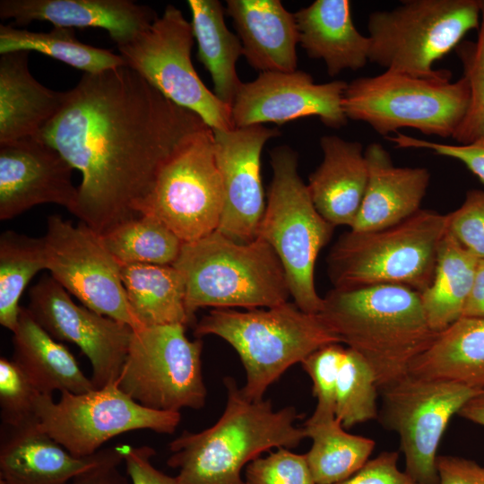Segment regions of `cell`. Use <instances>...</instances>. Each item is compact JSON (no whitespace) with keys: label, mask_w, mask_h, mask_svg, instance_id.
Returning <instances> with one entry per match:
<instances>
[{"label":"cell","mask_w":484,"mask_h":484,"mask_svg":"<svg viewBox=\"0 0 484 484\" xmlns=\"http://www.w3.org/2000/svg\"><path fill=\"white\" fill-rule=\"evenodd\" d=\"M207 127L122 65L84 73L36 137L81 172L72 214L102 235L143 215L162 167Z\"/></svg>","instance_id":"cell-1"},{"label":"cell","mask_w":484,"mask_h":484,"mask_svg":"<svg viewBox=\"0 0 484 484\" xmlns=\"http://www.w3.org/2000/svg\"><path fill=\"white\" fill-rule=\"evenodd\" d=\"M319 315L368 363L378 390L407 376L438 333L427 321L419 293L402 285L333 288Z\"/></svg>","instance_id":"cell-2"},{"label":"cell","mask_w":484,"mask_h":484,"mask_svg":"<svg viewBox=\"0 0 484 484\" xmlns=\"http://www.w3.org/2000/svg\"><path fill=\"white\" fill-rule=\"evenodd\" d=\"M227 402L210 428L185 430L169 444L167 463L177 469L180 484H246L241 470L272 448H295L306 437L296 426L300 418L293 406L275 411L271 400L251 401L234 378L223 379Z\"/></svg>","instance_id":"cell-3"},{"label":"cell","mask_w":484,"mask_h":484,"mask_svg":"<svg viewBox=\"0 0 484 484\" xmlns=\"http://www.w3.org/2000/svg\"><path fill=\"white\" fill-rule=\"evenodd\" d=\"M186 287L191 322L203 307H272L290 296L285 271L272 246L256 238L236 242L218 230L184 243L173 264Z\"/></svg>","instance_id":"cell-4"},{"label":"cell","mask_w":484,"mask_h":484,"mask_svg":"<svg viewBox=\"0 0 484 484\" xmlns=\"http://www.w3.org/2000/svg\"><path fill=\"white\" fill-rule=\"evenodd\" d=\"M209 334L238 354L246 371L241 390L251 401L263 400L272 384L315 350L341 343L319 314L307 313L294 302L246 312L213 308L194 328L198 338Z\"/></svg>","instance_id":"cell-5"},{"label":"cell","mask_w":484,"mask_h":484,"mask_svg":"<svg viewBox=\"0 0 484 484\" xmlns=\"http://www.w3.org/2000/svg\"><path fill=\"white\" fill-rule=\"evenodd\" d=\"M446 232V215L422 209L385 229H350L328 255L329 277L334 288L393 284L420 293L432 281L438 246Z\"/></svg>","instance_id":"cell-6"},{"label":"cell","mask_w":484,"mask_h":484,"mask_svg":"<svg viewBox=\"0 0 484 484\" xmlns=\"http://www.w3.org/2000/svg\"><path fill=\"white\" fill-rule=\"evenodd\" d=\"M451 77L447 70L428 77L389 70L360 77L348 83L343 109L348 118L385 137L409 127L453 138L469 110L471 90L464 76L455 82Z\"/></svg>","instance_id":"cell-7"},{"label":"cell","mask_w":484,"mask_h":484,"mask_svg":"<svg viewBox=\"0 0 484 484\" xmlns=\"http://www.w3.org/2000/svg\"><path fill=\"white\" fill-rule=\"evenodd\" d=\"M272 179L257 238L269 244L285 271L293 302L319 314L323 298L315 285V266L334 226L318 212L298 171V155L288 146L271 151Z\"/></svg>","instance_id":"cell-8"},{"label":"cell","mask_w":484,"mask_h":484,"mask_svg":"<svg viewBox=\"0 0 484 484\" xmlns=\"http://www.w3.org/2000/svg\"><path fill=\"white\" fill-rule=\"evenodd\" d=\"M477 0H406L376 11L367 22L369 62L385 70L428 77L434 63L451 52L480 24Z\"/></svg>","instance_id":"cell-9"},{"label":"cell","mask_w":484,"mask_h":484,"mask_svg":"<svg viewBox=\"0 0 484 484\" xmlns=\"http://www.w3.org/2000/svg\"><path fill=\"white\" fill-rule=\"evenodd\" d=\"M202 350V340L190 341L182 324L134 329L117 385L150 410L202 409L207 396Z\"/></svg>","instance_id":"cell-10"},{"label":"cell","mask_w":484,"mask_h":484,"mask_svg":"<svg viewBox=\"0 0 484 484\" xmlns=\"http://www.w3.org/2000/svg\"><path fill=\"white\" fill-rule=\"evenodd\" d=\"M194 39L192 24L169 4L147 29L117 47L125 65L167 99L197 114L212 130L234 129L231 107L205 86L194 67Z\"/></svg>","instance_id":"cell-11"},{"label":"cell","mask_w":484,"mask_h":484,"mask_svg":"<svg viewBox=\"0 0 484 484\" xmlns=\"http://www.w3.org/2000/svg\"><path fill=\"white\" fill-rule=\"evenodd\" d=\"M39 394L36 402L38 428L70 454L91 456L103 444L121 434L149 429L172 434L181 420L180 412L150 410L110 383L82 393Z\"/></svg>","instance_id":"cell-12"},{"label":"cell","mask_w":484,"mask_h":484,"mask_svg":"<svg viewBox=\"0 0 484 484\" xmlns=\"http://www.w3.org/2000/svg\"><path fill=\"white\" fill-rule=\"evenodd\" d=\"M478 389L460 383L408 374L380 389L381 423L394 431L405 459V472L420 484H439L437 450L454 414Z\"/></svg>","instance_id":"cell-13"},{"label":"cell","mask_w":484,"mask_h":484,"mask_svg":"<svg viewBox=\"0 0 484 484\" xmlns=\"http://www.w3.org/2000/svg\"><path fill=\"white\" fill-rule=\"evenodd\" d=\"M223 190L207 127L191 136L162 167L143 214L164 223L184 243L218 229Z\"/></svg>","instance_id":"cell-14"},{"label":"cell","mask_w":484,"mask_h":484,"mask_svg":"<svg viewBox=\"0 0 484 484\" xmlns=\"http://www.w3.org/2000/svg\"><path fill=\"white\" fill-rule=\"evenodd\" d=\"M51 276L82 306L124 323L141 326L127 301L121 264L101 235L83 222L77 226L58 215L47 220L43 237Z\"/></svg>","instance_id":"cell-15"},{"label":"cell","mask_w":484,"mask_h":484,"mask_svg":"<svg viewBox=\"0 0 484 484\" xmlns=\"http://www.w3.org/2000/svg\"><path fill=\"white\" fill-rule=\"evenodd\" d=\"M28 310L56 340L77 345L92 367L95 388L117 382L134 329L73 302L52 277L44 276L30 290Z\"/></svg>","instance_id":"cell-16"},{"label":"cell","mask_w":484,"mask_h":484,"mask_svg":"<svg viewBox=\"0 0 484 484\" xmlns=\"http://www.w3.org/2000/svg\"><path fill=\"white\" fill-rule=\"evenodd\" d=\"M347 85L340 80L315 83L299 70L260 73L239 87L231 105L232 122L240 128L315 116L326 126L340 128L348 120L342 105Z\"/></svg>","instance_id":"cell-17"},{"label":"cell","mask_w":484,"mask_h":484,"mask_svg":"<svg viewBox=\"0 0 484 484\" xmlns=\"http://www.w3.org/2000/svg\"><path fill=\"white\" fill-rule=\"evenodd\" d=\"M212 132L223 190L217 230L236 242H251L257 238L266 206L261 179L262 151L280 132L263 125Z\"/></svg>","instance_id":"cell-18"},{"label":"cell","mask_w":484,"mask_h":484,"mask_svg":"<svg viewBox=\"0 0 484 484\" xmlns=\"http://www.w3.org/2000/svg\"><path fill=\"white\" fill-rule=\"evenodd\" d=\"M73 169L56 149L37 137L0 144V220L42 203H56L72 213L78 193Z\"/></svg>","instance_id":"cell-19"},{"label":"cell","mask_w":484,"mask_h":484,"mask_svg":"<svg viewBox=\"0 0 484 484\" xmlns=\"http://www.w3.org/2000/svg\"><path fill=\"white\" fill-rule=\"evenodd\" d=\"M157 13L130 0H1L0 18L25 26L46 21L65 28H100L118 45L147 29Z\"/></svg>","instance_id":"cell-20"},{"label":"cell","mask_w":484,"mask_h":484,"mask_svg":"<svg viewBox=\"0 0 484 484\" xmlns=\"http://www.w3.org/2000/svg\"><path fill=\"white\" fill-rule=\"evenodd\" d=\"M368 169L366 192L350 229L372 231L396 225L421 210L430 172L421 167H397L377 143L365 149Z\"/></svg>","instance_id":"cell-21"},{"label":"cell","mask_w":484,"mask_h":484,"mask_svg":"<svg viewBox=\"0 0 484 484\" xmlns=\"http://www.w3.org/2000/svg\"><path fill=\"white\" fill-rule=\"evenodd\" d=\"M226 13L250 66L261 73L297 70V22L280 0H228Z\"/></svg>","instance_id":"cell-22"},{"label":"cell","mask_w":484,"mask_h":484,"mask_svg":"<svg viewBox=\"0 0 484 484\" xmlns=\"http://www.w3.org/2000/svg\"><path fill=\"white\" fill-rule=\"evenodd\" d=\"M324 158L309 176L307 188L318 212L333 226L351 228L368 180L365 150L336 135L320 139Z\"/></svg>","instance_id":"cell-23"},{"label":"cell","mask_w":484,"mask_h":484,"mask_svg":"<svg viewBox=\"0 0 484 484\" xmlns=\"http://www.w3.org/2000/svg\"><path fill=\"white\" fill-rule=\"evenodd\" d=\"M37 424L10 428L1 442L0 479L6 484H68L106 455L108 448L74 456Z\"/></svg>","instance_id":"cell-24"},{"label":"cell","mask_w":484,"mask_h":484,"mask_svg":"<svg viewBox=\"0 0 484 484\" xmlns=\"http://www.w3.org/2000/svg\"><path fill=\"white\" fill-rule=\"evenodd\" d=\"M28 51L0 57V144L36 137L61 111L68 91L48 89L28 66Z\"/></svg>","instance_id":"cell-25"},{"label":"cell","mask_w":484,"mask_h":484,"mask_svg":"<svg viewBox=\"0 0 484 484\" xmlns=\"http://www.w3.org/2000/svg\"><path fill=\"white\" fill-rule=\"evenodd\" d=\"M294 15L298 43L309 57L324 62L330 76L369 61L370 40L356 29L350 1L315 0Z\"/></svg>","instance_id":"cell-26"},{"label":"cell","mask_w":484,"mask_h":484,"mask_svg":"<svg viewBox=\"0 0 484 484\" xmlns=\"http://www.w3.org/2000/svg\"><path fill=\"white\" fill-rule=\"evenodd\" d=\"M13 344V360L41 394L53 395L56 391L82 393L95 388L70 350L27 307L21 308Z\"/></svg>","instance_id":"cell-27"},{"label":"cell","mask_w":484,"mask_h":484,"mask_svg":"<svg viewBox=\"0 0 484 484\" xmlns=\"http://www.w3.org/2000/svg\"><path fill=\"white\" fill-rule=\"evenodd\" d=\"M409 374L448 380L479 389L484 385V318L461 317L437 333L416 358Z\"/></svg>","instance_id":"cell-28"},{"label":"cell","mask_w":484,"mask_h":484,"mask_svg":"<svg viewBox=\"0 0 484 484\" xmlns=\"http://www.w3.org/2000/svg\"><path fill=\"white\" fill-rule=\"evenodd\" d=\"M121 279L141 326L192 323L186 309L185 281L174 265L124 264Z\"/></svg>","instance_id":"cell-29"},{"label":"cell","mask_w":484,"mask_h":484,"mask_svg":"<svg viewBox=\"0 0 484 484\" xmlns=\"http://www.w3.org/2000/svg\"><path fill=\"white\" fill-rule=\"evenodd\" d=\"M479 258L449 232L441 240L431 283L419 293L430 328L440 333L462 316Z\"/></svg>","instance_id":"cell-30"},{"label":"cell","mask_w":484,"mask_h":484,"mask_svg":"<svg viewBox=\"0 0 484 484\" xmlns=\"http://www.w3.org/2000/svg\"><path fill=\"white\" fill-rule=\"evenodd\" d=\"M192 28L197 41V58L209 72L213 93L231 107L242 84L237 73V62L243 56L238 36L224 21V8L218 0H189Z\"/></svg>","instance_id":"cell-31"},{"label":"cell","mask_w":484,"mask_h":484,"mask_svg":"<svg viewBox=\"0 0 484 484\" xmlns=\"http://www.w3.org/2000/svg\"><path fill=\"white\" fill-rule=\"evenodd\" d=\"M312 440L305 454L315 484H336L355 474L369 460L375 441L347 432L336 418L312 420L303 426Z\"/></svg>","instance_id":"cell-32"},{"label":"cell","mask_w":484,"mask_h":484,"mask_svg":"<svg viewBox=\"0 0 484 484\" xmlns=\"http://www.w3.org/2000/svg\"><path fill=\"white\" fill-rule=\"evenodd\" d=\"M38 51L85 73H98L126 65L120 55L79 41L73 28L54 26L49 31H30L0 25V54Z\"/></svg>","instance_id":"cell-33"},{"label":"cell","mask_w":484,"mask_h":484,"mask_svg":"<svg viewBox=\"0 0 484 484\" xmlns=\"http://www.w3.org/2000/svg\"><path fill=\"white\" fill-rule=\"evenodd\" d=\"M48 270L44 238L7 230L0 236V324L15 330L22 307L19 301L30 280Z\"/></svg>","instance_id":"cell-34"},{"label":"cell","mask_w":484,"mask_h":484,"mask_svg":"<svg viewBox=\"0 0 484 484\" xmlns=\"http://www.w3.org/2000/svg\"><path fill=\"white\" fill-rule=\"evenodd\" d=\"M101 238L121 265H173L184 244L164 223L150 214L124 221Z\"/></svg>","instance_id":"cell-35"},{"label":"cell","mask_w":484,"mask_h":484,"mask_svg":"<svg viewBox=\"0 0 484 484\" xmlns=\"http://www.w3.org/2000/svg\"><path fill=\"white\" fill-rule=\"evenodd\" d=\"M377 384L368 363L355 350L345 348L340 366L335 417L343 428H351L378 417Z\"/></svg>","instance_id":"cell-36"},{"label":"cell","mask_w":484,"mask_h":484,"mask_svg":"<svg viewBox=\"0 0 484 484\" xmlns=\"http://www.w3.org/2000/svg\"><path fill=\"white\" fill-rule=\"evenodd\" d=\"M40 393L18 365L4 357L0 359V416L10 428L38 423L36 402Z\"/></svg>","instance_id":"cell-37"},{"label":"cell","mask_w":484,"mask_h":484,"mask_svg":"<svg viewBox=\"0 0 484 484\" xmlns=\"http://www.w3.org/2000/svg\"><path fill=\"white\" fill-rule=\"evenodd\" d=\"M344 351L340 343H332L315 350L301 362L312 380L313 393L317 400L315 410L308 419L335 417L337 378Z\"/></svg>","instance_id":"cell-38"},{"label":"cell","mask_w":484,"mask_h":484,"mask_svg":"<svg viewBox=\"0 0 484 484\" xmlns=\"http://www.w3.org/2000/svg\"><path fill=\"white\" fill-rule=\"evenodd\" d=\"M246 484H315L305 454L278 448L246 469Z\"/></svg>","instance_id":"cell-39"},{"label":"cell","mask_w":484,"mask_h":484,"mask_svg":"<svg viewBox=\"0 0 484 484\" xmlns=\"http://www.w3.org/2000/svg\"><path fill=\"white\" fill-rule=\"evenodd\" d=\"M447 232L477 258L484 259V189L470 190L462 205L446 214Z\"/></svg>","instance_id":"cell-40"},{"label":"cell","mask_w":484,"mask_h":484,"mask_svg":"<svg viewBox=\"0 0 484 484\" xmlns=\"http://www.w3.org/2000/svg\"><path fill=\"white\" fill-rule=\"evenodd\" d=\"M385 138L400 148L427 149L436 154L455 159L484 184V140L455 145L422 140L399 132Z\"/></svg>","instance_id":"cell-41"},{"label":"cell","mask_w":484,"mask_h":484,"mask_svg":"<svg viewBox=\"0 0 484 484\" xmlns=\"http://www.w3.org/2000/svg\"><path fill=\"white\" fill-rule=\"evenodd\" d=\"M480 17L478 39L462 52L463 76L469 82L471 104L465 117L484 113V0L480 1Z\"/></svg>","instance_id":"cell-42"},{"label":"cell","mask_w":484,"mask_h":484,"mask_svg":"<svg viewBox=\"0 0 484 484\" xmlns=\"http://www.w3.org/2000/svg\"><path fill=\"white\" fill-rule=\"evenodd\" d=\"M398 453L385 451L347 480L336 484H420L397 466Z\"/></svg>","instance_id":"cell-43"},{"label":"cell","mask_w":484,"mask_h":484,"mask_svg":"<svg viewBox=\"0 0 484 484\" xmlns=\"http://www.w3.org/2000/svg\"><path fill=\"white\" fill-rule=\"evenodd\" d=\"M132 484H180L176 477L159 471L151 462L155 450L148 445H117Z\"/></svg>","instance_id":"cell-44"},{"label":"cell","mask_w":484,"mask_h":484,"mask_svg":"<svg viewBox=\"0 0 484 484\" xmlns=\"http://www.w3.org/2000/svg\"><path fill=\"white\" fill-rule=\"evenodd\" d=\"M439 484H484V466L466 458L438 455Z\"/></svg>","instance_id":"cell-45"},{"label":"cell","mask_w":484,"mask_h":484,"mask_svg":"<svg viewBox=\"0 0 484 484\" xmlns=\"http://www.w3.org/2000/svg\"><path fill=\"white\" fill-rule=\"evenodd\" d=\"M122 462L117 446L109 447L98 464L78 474L68 484H132L128 475L119 469Z\"/></svg>","instance_id":"cell-46"},{"label":"cell","mask_w":484,"mask_h":484,"mask_svg":"<svg viewBox=\"0 0 484 484\" xmlns=\"http://www.w3.org/2000/svg\"><path fill=\"white\" fill-rule=\"evenodd\" d=\"M462 317L484 318V259H479Z\"/></svg>","instance_id":"cell-47"},{"label":"cell","mask_w":484,"mask_h":484,"mask_svg":"<svg viewBox=\"0 0 484 484\" xmlns=\"http://www.w3.org/2000/svg\"><path fill=\"white\" fill-rule=\"evenodd\" d=\"M461 144L484 140V113L465 117L453 136Z\"/></svg>","instance_id":"cell-48"},{"label":"cell","mask_w":484,"mask_h":484,"mask_svg":"<svg viewBox=\"0 0 484 484\" xmlns=\"http://www.w3.org/2000/svg\"><path fill=\"white\" fill-rule=\"evenodd\" d=\"M458 415L484 427V385L467 401Z\"/></svg>","instance_id":"cell-49"},{"label":"cell","mask_w":484,"mask_h":484,"mask_svg":"<svg viewBox=\"0 0 484 484\" xmlns=\"http://www.w3.org/2000/svg\"><path fill=\"white\" fill-rule=\"evenodd\" d=\"M0 484H6L3 480L0 479Z\"/></svg>","instance_id":"cell-50"}]
</instances>
